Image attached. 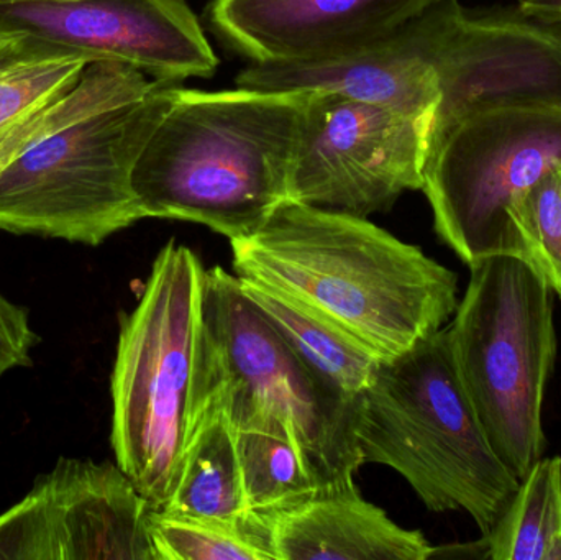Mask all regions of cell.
Returning <instances> with one entry per match:
<instances>
[{"mask_svg": "<svg viewBox=\"0 0 561 560\" xmlns=\"http://www.w3.org/2000/svg\"><path fill=\"white\" fill-rule=\"evenodd\" d=\"M432 65L440 101L431 141L477 112L561 107V25L519 9L468 12L458 0H442L434 7Z\"/></svg>", "mask_w": 561, "mask_h": 560, "instance_id": "30bf717a", "label": "cell"}, {"mask_svg": "<svg viewBox=\"0 0 561 560\" xmlns=\"http://www.w3.org/2000/svg\"><path fill=\"white\" fill-rule=\"evenodd\" d=\"M434 7L394 32L346 52L306 61L250 62L237 76V88L339 92L435 114L440 85L432 65Z\"/></svg>", "mask_w": 561, "mask_h": 560, "instance_id": "4fadbf2b", "label": "cell"}, {"mask_svg": "<svg viewBox=\"0 0 561 560\" xmlns=\"http://www.w3.org/2000/svg\"><path fill=\"white\" fill-rule=\"evenodd\" d=\"M454 321L451 355L484 434L523 480L546 454L542 410L557 355L553 292L520 255L470 265Z\"/></svg>", "mask_w": 561, "mask_h": 560, "instance_id": "8992f818", "label": "cell"}, {"mask_svg": "<svg viewBox=\"0 0 561 560\" xmlns=\"http://www.w3.org/2000/svg\"><path fill=\"white\" fill-rule=\"evenodd\" d=\"M230 243L239 278L286 293L385 361L445 328L460 302L451 270L342 210L286 199L259 232Z\"/></svg>", "mask_w": 561, "mask_h": 560, "instance_id": "7a4b0ae2", "label": "cell"}, {"mask_svg": "<svg viewBox=\"0 0 561 560\" xmlns=\"http://www.w3.org/2000/svg\"><path fill=\"white\" fill-rule=\"evenodd\" d=\"M88 62L35 36L0 30V147L66 94Z\"/></svg>", "mask_w": 561, "mask_h": 560, "instance_id": "d6986e66", "label": "cell"}, {"mask_svg": "<svg viewBox=\"0 0 561 560\" xmlns=\"http://www.w3.org/2000/svg\"><path fill=\"white\" fill-rule=\"evenodd\" d=\"M233 431L249 512L276 519L323 495L286 424L256 418Z\"/></svg>", "mask_w": 561, "mask_h": 560, "instance_id": "ac0fdd59", "label": "cell"}, {"mask_svg": "<svg viewBox=\"0 0 561 560\" xmlns=\"http://www.w3.org/2000/svg\"><path fill=\"white\" fill-rule=\"evenodd\" d=\"M560 456L542 457L520 480L490 535L477 542L490 560H561Z\"/></svg>", "mask_w": 561, "mask_h": 560, "instance_id": "ffe728a7", "label": "cell"}, {"mask_svg": "<svg viewBox=\"0 0 561 560\" xmlns=\"http://www.w3.org/2000/svg\"><path fill=\"white\" fill-rule=\"evenodd\" d=\"M207 395L232 426L256 418L286 424L325 493L352 489L363 466L358 400L319 377L222 266L206 270L203 293Z\"/></svg>", "mask_w": 561, "mask_h": 560, "instance_id": "52a82bcc", "label": "cell"}, {"mask_svg": "<svg viewBox=\"0 0 561 560\" xmlns=\"http://www.w3.org/2000/svg\"><path fill=\"white\" fill-rule=\"evenodd\" d=\"M158 512L201 519H236L250 513L236 431L216 395H209L191 437L176 489Z\"/></svg>", "mask_w": 561, "mask_h": 560, "instance_id": "e0dca14e", "label": "cell"}, {"mask_svg": "<svg viewBox=\"0 0 561 560\" xmlns=\"http://www.w3.org/2000/svg\"><path fill=\"white\" fill-rule=\"evenodd\" d=\"M559 477H560V496H561V456H560Z\"/></svg>", "mask_w": 561, "mask_h": 560, "instance_id": "484cf974", "label": "cell"}, {"mask_svg": "<svg viewBox=\"0 0 561 560\" xmlns=\"http://www.w3.org/2000/svg\"><path fill=\"white\" fill-rule=\"evenodd\" d=\"M510 222L529 260L561 298V167L543 174L510 210Z\"/></svg>", "mask_w": 561, "mask_h": 560, "instance_id": "7402d4cb", "label": "cell"}, {"mask_svg": "<svg viewBox=\"0 0 561 560\" xmlns=\"http://www.w3.org/2000/svg\"><path fill=\"white\" fill-rule=\"evenodd\" d=\"M275 549L278 560H427L434 546L352 487L276 518Z\"/></svg>", "mask_w": 561, "mask_h": 560, "instance_id": "9a60e30c", "label": "cell"}, {"mask_svg": "<svg viewBox=\"0 0 561 560\" xmlns=\"http://www.w3.org/2000/svg\"><path fill=\"white\" fill-rule=\"evenodd\" d=\"M0 560H62L46 476L0 515Z\"/></svg>", "mask_w": 561, "mask_h": 560, "instance_id": "603a6c76", "label": "cell"}, {"mask_svg": "<svg viewBox=\"0 0 561 560\" xmlns=\"http://www.w3.org/2000/svg\"><path fill=\"white\" fill-rule=\"evenodd\" d=\"M199 256L170 240L134 311L121 316L111 378V443L117 466L153 510L176 489L209 395L204 372Z\"/></svg>", "mask_w": 561, "mask_h": 560, "instance_id": "277c9868", "label": "cell"}, {"mask_svg": "<svg viewBox=\"0 0 561 560\" xmlns=\"http://www.w3.org/2000/svg\"><path fill=\"white\" fill-rule=\"evenodd\" d=\"M157 560H278L275 519L247 513L236 519L176 518L153 510Z\"/></svg>", "mask_w": 561, "mask_h": 560, "instance_id": "44dd1931", "label": "cell"}, {"mask_svg": "<svg viewBox=\"0 0 561 560\" xmlns=\"http://www.w3.org/2000/svg\"><path fill=\"white\" fill-rule=\"evenodd\" d=\"M239 279L243 292L262 309L294 352L343 397L358 400L375 380L385 358L286 293L256 279Z\"/></svg>", "mask_w": 561, "mask_h": 560, "instance_id": "2e32d148", "label": "cell"}, {"mask_svg": "<svg viewBox=\"0 0 561 560\" xmlns=\"http://www.w3.org/2000/svg\"><path fill=\"white\" fill-rule=\"evenodd\" d=\"M517 9L542 22L561 25V0H519Z\"/></svg>", "mask_w": 561, "mask_h": 560, "instance_id": "d4e9b609", "label": "cell"}, {"mask_svg": "<svg viewBox=\"0 0 561 560\" xmlns=\"http://www.w3.org/2000/svg\"><path fill=\"white\" fill-rule=\"evenodd\" d=\"M181 84L91 61L0 147V230L98 247L145 219L131 174Z\"/></svg>", "mask_w": 561, "mask_h": 560, "instance_id": "6da1fadb", "label": "cell"}, {"mask_svg": "<svg viewBox=\"0 0 561 560\" xmlns=\"http://www.w3.org/2000/svg\"><path fill=\"white\" fill-rule=\"evenodd\" d=\"M306 101V92L180 85L131 174L145 219L203 224L229 240L259 232L289 199Z\"/></svg>", "mask_w": 561, "mask_h": 560, "instance_id": "3957f363", "label": "cell"}, {"mask_svg": "<svg viewBox=\"0 0 561 560\" xmlns=\"http://www.w3.org/2000/svg\"><path fill=\"white\" fill-rule=\"evenodd\" d=\"M289 199L366 217L422 190L434 112L306 92Z\"/></svg>", "mask_w": 561, "mask_h": 560, "instance_id": "9c48e42d", "label": "cell"}, {"mask_svg": "<svg viewBox=\"0 0 561 560\" xmlns=\"http://www.w3.org/2000/svg\"><path fill=\"white\" fill-rule=\"evenodd\" d=\"M46 479L62 560H157L153 506L121 467L61 457Z\"/></svg>", "mask_w": 561, "mask_h": 560, "instance_id": "5bb4252c", "label": "cell"}, {"mask_svg": "<svg viewBox=\"0 0 561 560\" xmlns=\"http://www.w3.org/2000/svg\"><path fill=\"white\" fill-rule=\"evenodd\" d=\"M363 464L401 473L431 512H465L490 535L520 480L500 459L465 393L448 328L382 362L359 395Z\"/></svg>", "mask_w": 561, "mask_h": 560, "instance_id": "5b68a950", "label": "cell"}, {"mask_svg": "<svg viewBox=\"0 0 561 560\" xmlns=\"http://www.w3.org/2000/svg\"><path fill=\"white\" fill-rule=\"evenodd\" d=\"M559 167L561 107L510 105L461 118L428 145L422 191L435 232L468 266L520 255L511 207Z\"/></svg>", "mask_w": 561, "mask_h": 560, "instance_id": "ba28073f", "label": "cell"}, {"mask_svg": "<svg viewBox=\"0 0 561 560\" xmlns=\"http://www.w3.org/2000/svg\"><path fill=\"white\" fill-rule=\"evenodd\" d=\"M442 0H210L217 38L250 62L306 61L366 45Z\"/></svg>", "mask_w": 561, "mask_h": 560, "instance_id": "7c38bea8", "label": "cell"}, {"mask_svg": "<svg viewBox=\"0 0 561 560\" xmlns=\"http://www.w3.org/2000/svg\"><path fill=\"white\" fill-rule=\"evenodd\" d=\"M0 30L176 84L220 65L186 0H0Z\"/></svg>", "mask_w": 561, "mask_h": 560, "instance_id": "8fae6325", "label": "cell"}, {"mask_svg": "<svg viewBox=\"0 0 561 560\" xmlns=\"http://www.w3.org/2000/svg\"><path fill=\"white\" fill-rule=\"evenodd\" d=\"M39 338L30 325L28 311L0 293V377L32 365V351Z\"/></svg>", "mask_w": 561, "mask_h": 560, "instance_id": "cb8c5ba5", "label": "cell"}]
</instances>
